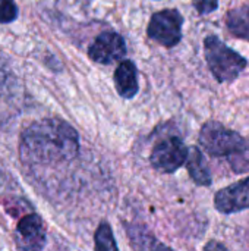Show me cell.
Instances as JSON below:
<instances>
[{
	"label": "cell",
	"instance_id": "cell-1",
	"mask_svg": "<svg viewBox=\"0 0 249 251\" xmlns=\"http://www.w3.org/2000/svg\"><path fill=\"white\" fill-rule=\"evenodd\" d=\"M79 151V135L66 121L45 118L23 129L19 153L23 162L32 165H53L70 162Z\"/></svg>",
	"mask_w": 249,
	"mask_h": 251
},
{
	"label": "cell",
	"instance_id": "cell-2",
	"mask_svg": "<svg viewBox=\"0 0 249 251\" xmlns=\"http://www.w3.org/2000/svg\"><path fill=\"white\" fill-rule=\"evenodd\" d=\"M198 141L207 154L227 157L235 174L249 172V138L217 121H210L203 125Z\"/></svg>",
	"mask_w": 249,
	"mask_h": 251
},
{
	"label": "cell",
	"instance_id": "cell-3",
	"mask_svg": "<svg viewBox=\"0 0 249 251\" xmlns=\"http://www.w3.org/2000/svg\"><path fill=\"white\" fill-rule=\"evenodd\" d=\"M204 54L211 74L219 82L235 81L248 65V60L242 54L226 46L216 35L204 38Z\"/></svg>",
	"mask_w": 249,
	"mask_h": 251
},
{
	"label": "cell",
	"instance_id": "cell-4",
	"mask_svg": "<svg viewBox=\"0 0 249 251\" xmlns=\"http://www.w3.org/2000/svg\"><path fill=\"white\" fill-rule=\"evenodd\" d=\"M182 25L183 16L178 9H164L151 16L147 34L164 47H175L182 40Z\"/></svg>",
	"mask_w": 249,
	"mask_h": 251
},
{
	"label": "cell",
	"instance_id": "cell-5",
	"mask_svg": "<svg viewBox=\"0 0 249 251\" xmlns=\"http://www.w3.org/2000/svg\"><path fill=\"white\" fill-rule=\"evenodd\" d=\"M188 150L179 137H167L154 146L150 154V163L161 174H173L186 162Z\"/></svg>",
	"mask_w": 249,
	"mask_h": 251
},
{
	"label": "cell",
	"instance_id": "cell-6",
	"mask_svg": "<svg viewBox=\"0 0 249 251\" xmlns=\"http://www.w3.org/2000/svg\"><path fill=\"white\" fill-rule=\"evenodd\" d=\"M16 246L22 251H41L47 243V232L43 219L35 215H25L15 229Z\"/></svg>",
	"mask_w": 249,
	"mask_h": 251
},
{
	"label": "cell",
	"instance_id": "cell-7",
	"mask_svg": "<svg viewBox=\"0 0 249 251\" xmlns=\"http://www.w3.org/2000/svg\"><path fill=\"white\" fill-rule=\"evenodd\" d=\"M125 38L113 31L101 32L88 49V56L91 57V60L101 65H110L113 62H117L122 57H125Z\"/></svg>",
	"mask_w": 249,
	"mask_h": 251
},
{
	"label": "cell",
	"instance_id": "cell-8",
	"mask_svg": "<svg viewBox=\"0 0 249 251\" xmlns=\"http://www.w3.org/2000/svg\"><path fill=\"white\" fill-rule=\"evenodd\" d=\"M214 207L223 215H235L249 209V176L219 190L214 196Z\"/></svg>",
	"mask_w": 249,
	"mask_h": 251
},
{
	"label": "cell",
	"instance_id": "cell-9",
	"mask_svg": "<svg viewBox=\"0 0 249 251\" xmlns=\"http://www.w3.org/2000/svg\"><path fill=\"white\" fill-rule=\"evenodd\" d=\"M114 87L120 97L134 99L139 90L138 71L134 62L123 60L114 71Z\"/></svg>",
	"mask_w": 249,
	"mask_h": 251
},
{
	"label": "cell",
	"instance_id": "cell-10",
	"mask_svg": "<svg viewBox=\"0 0 249 251\" xmlns=\"http://www.w3.org/2000/svg\"><path fill=\"white\" fill-rule=\"evenodd\" d=\"M185 163H186L189 176L197 185H201V187L211 185V172L208 169L204 154L201 153L198 147H191L188 150V157Z\"/></svg>",
	"mask_w": 249,
	"mask_h": 251
},
{
	"label": "cell",
	"instance_id": "cell-11",
	"mask_svg": "<svg viewBox=\"0 0 249 251\" xmlns=\"http://www.w3.org/2000/svg\"><path fill=\"white\" fill-rule=\"evenodd\" d=\"M226 26L235 37L249 41V4L229 10L226 13Z\"/></svg>",
	"mask_w": 249,
	"mask_h": 251
},
{
	"label": "cell",
	"instance_id": "cell-12",
	"mask_svg": "<svg viewBox=\"0 0 249 251\" xmlns=\"http://www.w3.org/2000/svg\"><path fill=\"white\" fill-rule=\"evenodd\" d=\"M94 249L95 251H119L109 222H101L98 225L94 234Z\"/></svg>",
	"mask_w": 249,
	"mask_h": 251
},
{
	"label": "cell",
	"instance_id": "cell-13",
	"mask_svg": "<svg viewBox=\"0 0 249 251\" xmlns=\"http://www.w3.org/2000/svg\"><path fill=\"white\" fill-rule=\"evenodd\" d=\"M18 18V6L13 0H0V24L13 22Z\"/></svg>",
	"mask_w": 249,
	"mask_h": 251
},
{
	"label": "cell",
	"instance_id": "cell-14",
	"mask_svg": "<svg viewBox=\"0 0 249 251\" xmlns=\"http://www.w3.org/2000/svg\"><path fill=\"white\" fill-rule=\"evenodd\" d=\"M192 4L200 15H207L219 7V0H192Z\"/></svg>",
	"mask_w": 249,
	"mask_h": 251
},
{
	"label": "cell",
	"instance_id": "cell-15",
	"mask_svg": "<svg viewBox=\"0 0 249 251\" xmlns=\"http://www.w3.org/2000/svg\"><path fill=\"white\" fill-rule=\"evenodd\" d=\"M204 251H229L222 243L216 241V240H211L208 241L205 246H204Z\"/></svg>",
	"mask_w": 249,
	"mask_h": 251
},
{
	"label": "cell",
	"instance_id": "cell-16",
	"mask_svg": "<svg viewBox=\"0 0 249 251\" xmlns=\"http://www.w3.org/2000/svg\"><path fill=\"white\" fill-rule=\"evenodd\" d=\"M148 251H175V250H173V249H170V247H167V246H164V244H161V243H157V241H156Z\"/></svg>",
	"mask_w": 249,
	"mask_h": 251
},
{
	"label": "cell",
	"instance_id": "cell-17",
	"mask_svg": "<svg viewBox=\"0 0 249 251\" xmlns=\"http://www.w3.org/2000/svg\"><path fill=\"white\" fill-rule=\"evenodd\" d=\"M1 185H3V178H1V174H0V190H1Z\"/></svg>",
	"mask_w": 249,
	"mask_h": 251
}]
</instances>
